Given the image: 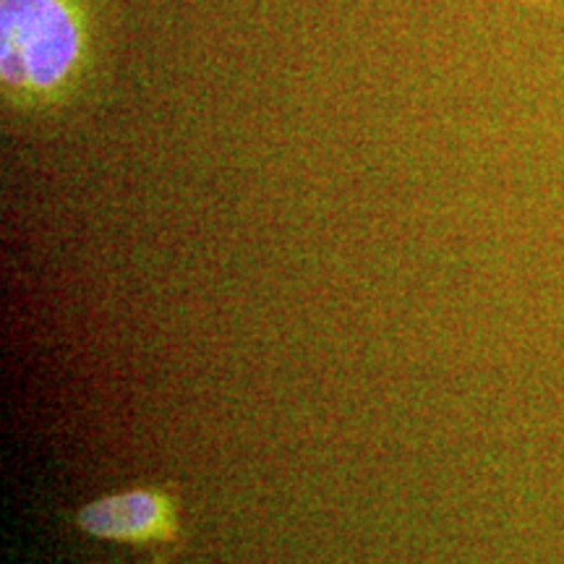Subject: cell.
I'll return each instance as SVG.
<instances>
[{
	"mask_svg": "<svg viewBox=\"0 0 564 564\" xmlns=\"http://www.w3.org/2000/svg\"><path fill=\"white\" fill-rule=\"evenodd\" d=\"M79 53V24L66 0H3V82L17 95H53Z\"/></svg>",
	"mask_w": 564,
	"mask_h": 564,
	"instance_id": "obj_1",
	"label": "cell"
},
{
	"mask_svg": "<svg viewBox=\"0 0 564 564\" xmlns=\"http://www.w3.org/2000/svg\"><path fill=\"white\" fill-rule=\"evenodd\" d=\"M76 528L97 541L137 549H173L183 535L181 502L160 486H133L129 491L87 502L76 512Z\"/></svg>",
	"mask_w": 564,
	"mask_h": 564,
	"instance_id": "obj_2",
	"label": "cell"
}]
</instances>
